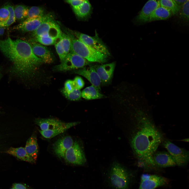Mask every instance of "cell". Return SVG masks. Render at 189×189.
Returning a JSON list of instances; mask_svg holds the SVG:
<instances>
[{
  "label": "cell",
  "instance_id": "6da1fadb",
  "mask_svg": "<svg viewBox=\"0 0 189 189\" xmlns=\"http://www.w3.org/2000/svg\"><path fill=\"white\" fill-rule=\"evenodd\" d=\"M136 119V129L131 141L132 149L143 166L155 167L153 157L162 141V135L144 114L138 113Z\"/></svg>",
  "mask_w": 189,
  "mask_h": 189
},
{
  "label": "cell",
  "instance_id": "7a4b0ae2",
  "mask_svg": "<svg viewBox=\"0 0 189 189\" xmlns=\"http://www.w3.org/2000/svg\"><path fill=\"white\" fill-rule=\"evenodd\" d=\"M0 50L12 62V73L23 79L33 77L43 63L34 53L30 44L21 39H0Z\"/></svg>",
  "mask_w": 189,
  "mask_h": 189
},
{
  "label": "cell",
  "instance_id": "3957f363",
  "mask_svg": "<svg viewBox=\"0 0 189 189\" xmlns=\"http://www.w3.org/2000/svg\"><path fill=\"white\" fill-rule=\"evenodd\" d=\"M66 33L70 37L71 44L70 52L75 53L90 62L103 63L108 56L88 46L77 38L70 32Z\"/></svg>",
  "mask_w": 189,
  "mask_h": 189
},
{
  "label": "cell",
  "instance_id": "277c9868",
  "mask_svg": "<svg viewBox=\"0 0 189 189\" xmlns=\"http://www.w3.org/2000/svg\"><path fill=\"white\" fill-rule=\"evenodd\" d=\"M132 176L125 168L115 162L108 172L107 180L109 185L114 189H129Z\"/></svg>",
  "mask_w": 189,
  "mask_h": 189
},
{
  "label": "cell",
  "instance_id": "5b68a950",
  "mask_svg": "<svg viewBox=\"0 0 189 189\" xmlns=\"http://www.w3.org/2000/svg\"><path fill=\"white\" fill-rule=\"evenodd\" d=\"M90 62L78 55L70 52L64 60L60 64L55 66L54 69L57 71H65L80 69L88 65Z\"/></svg>",
  "mask_w": 189,
  "mask_h": 189
},
{
  "label": "cell",
  "instance_id": "8992f818",
  "mask_svg": "<svg viewBox=\"0 0 189 189\" xmlns=\"http://www.w3.org/2000/svg\"><path fill=\"white\" fill-rule=\"evenodd\" d=\"M72 33L88 46L108 56L110 55L107 47L96 33L95 36H92L77 32H73Z\"/></svg>",
  "mask_w": 189,
  "mask_h": 189
},
{
  "label": "cell",
  "instance_id": "52a82bcc",
  "mask_svg": "<svg viewBox=\"0 0 189 189\" xmlns=\"http://www.w3.org/2000/svg\"><path fill=\"white\" fill-rule=\"evenodd\" d=\"M59 25L54 20L53 18L44 22L32 33L33 37L38 36H49L57 39L62 33Z\"/></svg>",
  "mask_w": 189,
  "mask_h": 189
},
{
  "label": "cell",
  "instance_id": "ba28073f",
  "mask_svg": "<svg viewBox=\"0 0 189 189\" xmlns=\"http://www.w3.org/2000/svg\"><path fill=\"white\" fill-rule=\"evenodd\" d=\"M163 145L176 165L180 166H183L188 162V151L177 146L168 140L165 141Z\"/></svg>",
  "mask_w": 189,
  "mask_h": 189
},
{
  "label": "cell",
  "instance_id": "9c48e42d",
  "mask_svg": "<svg viewBox=\"0 0 189 189\" xmlns=\"http://www.w3.org/2000/svg\"><path fill=\"white\" fill-rule=\"evenodd\" d=\"M64 158L67 162L75 165H82L86 161L84 152L76 141L66 151Z\"/></svg>",
  "mask_w": 189,
  "mask_h": 189
},
{
  "label": "cell",
  "instance_id": "30bf717a",
  "mask_svg": "<svg viewBox=\"0 0 189 189\" xmlns=\"http://www.w3.org/2000/svg\"><path fill=\"white\" fill-rule=\"evenodd\" d=\"M169 181L168 178L159 175L143 174L138 189H155L168 184Z\"/></svg>",
  "mask_w": 189,
  "mask_h": 189
},
{
  "label": "cell",
  "instance_id": "8fae6325",
  "mask_svg": "<svg viewBox=\"0 0 189 189\" xmlns=\"http://www.w3.org/2000/svg\"><path fill=\"white\" fill-rule=\"evenodd\" d=\"M52 18V15L48 14L40 17L27 18L16 26L15 28L23 32L34 31L43 22Z\"/></svg>",
  "mask_w": 189,
  "mask_h": 189
},
{
  "label": "cell",
  "instance_id": "7c38bea8",
  "mask_svg": "<svg viewBox=\"0 0 189 189\" xmlns=\"http://www.w3.org/2000/svg\"><path fill=\"white\" fill-rule=\"evenodd\" d=\"M160 6V0H148L136 17L135 22L139 24L148 22L150 15Z\"/></svg>",
  "mask_w": 189,
  "mask_h": 189
},
{
  "label": "cell",
  "instance_id": "4fadbf2b",
  "mask_svg": "<svg viewBox=\"0 0 189 189\" xmlns=\"http://www.w3.org/2000/svg\"><path fill=\"white\" fill-rule=\"evenodd\" d=\"M116 66L115 62L94 66L103 85L110 84L111 82Z\"/></svg>",
  "mask_w": 189,
  "mask_h": 189
},
{
  "label": "cell",
  "instance_id": "5bb4252c",
  "mask_svg": "<svg viewBox=\"0 0 189 189\" xmlns=\"http://www.w3.org/2000/svg\"><path fill=\"white\" fill-rule=\"evenodd\" d=\"M74 72L85 77L92 85L100 91L101 81L94 66L88 68L83 67L74 71Z\"/></svg>",
  "mask_w": 189,
  "mask_h": 189
},
{
  "label": "cell",
  "instance_id": "9a60e30c",
  "mask_svg": "<svg viewBox=\"0 0 189 189\" xmlns=\"http://www.w3.org/2000/svg\"><path fill=\"white\" fill-rule=\"evenodd\" d=\"M74 142L72 138L69 136L59 138L53 145V149L54 153L59 158H64L66 152L72 145Z\"/></svg>",
  "mask_w": 189,
  "mask_h": 189
},
{
  "label": "cell",
  "instance_id": "2e32d148",
  "mask_svg": "<svg viewBox=\"0 0 189 189\" xmlns=\"http://www.w3.org/2000/svg\"><path fill=\"white\" fill-rule=\"evenodd\" d=\"M30 44L34 53L41 59L43 63L50 64L52 62V56L46 47L35 41H31Z\"/></svg>",
  "mask_w": 189,
  "mask_h": 189
},
{
  "label": "cell",
  "instance_id": "e0dca14e",
  "mask_svg": "<svg viewBox=\"0 0 189 189\" xmlns=\"http://www.w3.org/2000/svg\"><path fill=\"white\" fill-rule=\"evenodd\" d=\"M153 159L156 167H166L176 165L170 155L166 152L156 151L153 155Z\"/></svg>",
  "mask_w": 189,
  "mask_h": 189
},
{
  "label": "cell",
  "instance_id": "ac0fdd59",
  "mask_svg": "<svg viewBox=\"0 0 189 189\" xmlns=\"http://www.w3.org/2000/svg\"><path fill=\"white\" fill-rule=\"evenodd\" d=\"M78 123V122H65L53 129L43 131L39 130L43 137L46 139H51L64 133L69 129L76 125Z\"/></svg>",
  "mask_w": 189,
  "mask_h": 189
},
{
  "label": "cell",
  "instance_id": "d6986e66",
  "mask_svg": "<svg viewBox=\"0 0 189 189\" xmlns=\"http://www.w3.org/2000/svg\"><path fill=\"white\" fill-rule=\"evenodd\" d=\"M36 124L41 130H51L56 128L65 122L57 119L52 118H37L35 120Z\"/></svg>",
  "mask_w": 189,
  "mask_h": 189
},
{
  "label": "cell",
  "instance_id": "ffe728a7",
  "mask_svg": "<svg viewBox=\"0 0 189 189\" xmlns=\"http://www.w3.org/2000/svg\"><path fill=\"white\" fill-rule=\"evenodd\" d=\"M6 152L22 160L33 163H35V160L27 153L24 148L11 147L6 151Z\"/></svg>",
  "mask_w": 189,
  "mask_h": 189
},
{
  "label": "cell",
  "instance_id": "44dd1931",
  "mask_svg": "<svg viewBox=\"0 0 189 189\" xmlns=\"http://www.w3.org/2000/svg\"><path fill=\"white\" fill-rule=\"evenodd\" d=\"M24 148L27 153L36 160L38 152V146L35 134H33L28 139Z\"/></svg>",
  "mask_w": 189,
  "mask_h": 189
},
{
  "label": "cell",
  "instance_id": "7402d4cb",
  "mask_svg": "<svg viewBox=\"0 0 189 189\" xmlns=\"http://www.w3.org/2000/svg\"><path fill=\"white\" fill-rule=\"evenodd\" d=\"M76 15L81 19H85L90 16L92 12V6L88 0L85 1L78 6L73 8Z\"/></svg>",
  "mask_w": 189,
  "mask_h": 189
},
{
  "label": "cell",
  "instance_id": "603a6c76",
  "mask_svg": "<svg viewBox=\"0 0 189 189\" xmlns=\"http://www.w3.org/2000/svg\"><path fill=\"white\" fill-rule=\"evenodd\" d=\"M169 9L160 6L157 7L150 15L148 22L166 20L172 15Z\"/></svg>",
  "mask_w": 189,
  "mask_h": 189
},
{
  "label": "cell",
  "instance_id": "cb8c5ba5",
  "mask_svg": "<svg viewBox=\"0 0 189 189\" xmlns=\"http://www.w3.org/2000/svg\"><path fill=\"white\" fill-rule=\"evenodd\" d=\"M92 85L84 89L81 92V97L89 100L103 98L105 96Z\"/></svg>",
  "mask_w": 189,
  "mask_h": 189
},
{
  "label": "cell",
  "instance_id": "d4e9b609",
  "mask_svg": "<svg viewBox=\"0 0 189 189\" xmlns=\"http://www.w3.org/2000/svg\"><path fill=\"white\" fill-rule=\"evenodd\" d=\"M189 0H187L180 6V9L177 14L178 15L179 20L184 24L189 23Z\"/></svg>",
  "mask_w": 189,
  "mask_h": 189
},
{
  "label": "cell",
  "instance_id": "484cf974",
  "mask_svg": "<svg viewBox=\"0 0 189 189\" xmlns=\"http://www.w3.org/2000/svg\"><path fill=\"white\" fill-rule=\"evenodd\" d=\"M16 19L22 20L27 18L29 8L23 5H17L13 6Z\"/></svg>",
  "mask_w": 189,
  "mask_h": 189
},
{
  "label": "cell",
  "instance_id": "4316f807",
  "mask_svg": "<svg viewBox=\"0 0 189 189\" xmlns=\"http://www.w3.org/2000/svg\"><path fill=\"white\" fill-rule=\"evenodd\" d=\"M160 6L170 10L173 15L177 14L180 6L175 0H160Z\"/></svg>",
  "mask_w": 189,
  "mask_h": 189
},
{
  "label": "cell",
  "instance_id": "83f0119b",
  "mask_svg": "<svg viewBox=\"0 0 189 189\" xmlns=\"http://www.w3.org/2000/svg\"><path fill=\"white\" fill-rule=\"evenodd\" d=\"M62 94L68 99L73 101H78L81 97V92L80 90L75 89L71 92H67L63 88L61 90Z\"/></svg>",
  "mask_w": 189,
  "mask_h": 189
},
{
  "label": "cell",
  "instance_id": "f1b7e54d",
  "mask_svg": "<svg viewBox=\"0 0 189 189\" xmlns=\"http://www.w3.org/2000/svg\"><path fill=\"white\" fill-rule=\"evenodd\" d=\"M56 39L49 36H39L34 37L32 41L44 45H49L54 44Z\"/></svg>",
  "mask_w": 189,
  "mask_h": 189
},
{
  "label": "cell",
  "instance_id": "f546056e",
  "mask_svg": "<svg viewBox=\"0 0 189 189\" xmlns=\"http://www.w3.org/2000/svg\"><path fill=\"white\" fill-rule=\"evenodd\" d=\"M44 10L42 7L33 6L29 8L27 18H34L44 15Z\"/></svg>",
  "mask_w": 189,
  "mask_h": 189
},
{
  "label": "cell",
  "instance_id": "4dcf8cb0",
  "mask_svg": "<svg viewBox=\"0 0 189 189\" xmlns=\"http://www.w3.org/2000/svg\"><path fill=\"white\" fill-rule=\"evenodd\" d=\"M60 36L61 35L56 39L54 44L56 51L61 62L64 60L67 55L62 44Z\"/></svg>",
  "mask_w": 189,
  "mask_h": 189
},
{
  "label": "cell",
  "instance_id": "1f68e13d",
  "mask_svg": "<svg viewBox=\"0 0 189 189\" xmlns=\"http://www.w3.org/2000/svg\"><path fill=\"white\" fill-rule=\"evenodd\" d=\"M60 37L62 45L67 55L70 52L71 44V39L67 34L62 33Z\"/></svg>",
  "mask_w": 189,
  "mask_h": 189
},
{
  "label": "cell",
  "instance_id": "d6a6232c",
  "mask_svg": "<svg viewBox=\"0 0 189 189\" xmlns=\"http://www.w3.org/2000/svg\"><path fill=\"white\" fill-rule=\"evenodd\" d=\"M9 11L4 4L0 8V24L4 27V25L9 19Z\"/></svg>",
  "mask_w": 189,
  "mask_h": 189
},
{
  "label": "cell",
  "instance_id": "836d02e7",
  "mask_svg": "<svg viewBox=\"0 0 189 189\" xmlns=\"http://www.w3.org/2000/svg\"><path fill=\"white\" fill-rule=\"evenodd\" d=\"M7 8L9 13L8 19L4 25V27H8L12 24L15 21L16 18L15 17L13 7L10 3H7L5 4Z\"/></svg>",
  "mask_w": 189,
  "mask_h": 189
},
{
  "label": "cell",
  "instance_id": "e575fe53",
  "mask_svg": "<svg viewBox=\"0 0 189 189\" xmlns=\"http://www.w3.org/2000/svg\"><path fill=\"white\" fill-rule=\"evenodd\" d=\"M64 88L67 92H71L76 89L74 81L71 80H67L65 83Z\"/></svg>",
  "mask_w": 189,
  "mask_h": 189
},
{
  "label": "cell",
  "instance_id": "d590c367",
  "mask_svg": "<svg viewBox=\"0 0 189 189\" xmlns=\"http://www.w3.org/2000/svg\"><path fill=\"white\" fill-rule=\"evenodd\" d=\"M76 88L80 90L83 88L84 86V82L80 77H76L73 80Z\"/></svg>",
  "mask_w": 189,
  "mask_h": 189
},
{
  "label": "cell",
  "instance_id": "8d00e7d4",
  "mask_svg": "<svg viewBox=\"0 0 189 189\" xmlns=\"http://www.w3.org/2000/svg\"><path fill=\"white\" fill-rule=\"evenodd\" d=\"M12 187L15 189H33L25 184L20 183H14Z\"/></svg>",
  "mask_w": 189,
  "mask_h": 189
},
{
  "label": "cell",
  "instance_id": "74e56055",
  "mask_svg": "<svg viewBox=\"0 0 189 189\" xmlns=\"http://www.w3.org/2000/svg\"><path fill=\"white\" fill-rule=\"evenodd\" d=\"M87 0H72L68 3L72 6L73 8L77 7L83 3Z\"/></svg>",
  "mask_w": 189,
  "mask_h": 189
},
{
  "label": "cell",
  "instance_id": "f35d334b",
  "mask_svg": "<svg viewBox=\"0 0 189 189\" xmlns=\"http://www.w3.org/2000/svg\"><path fill=\"white\" fill-rule=\"evenodd\" d=\"M177 3L180 6L183 3L187 0H175Z\"/></svg>",
  "mask_w": 189,
  "mask_h": 189
},
{
  "label": "cell",
  "instance_id": "ab89813d",
  "mask_svg": "<svg viewBox=\"0 0 189 189\" xmlns=\"http://www.w3.org/2000/svg\"><path fill=\"white\" fill-rule=\"evenodd\" d=\"M4 27L1 26L0 27V36L2 35L4 32L5 29Z\"/></svg>",
  "mask_w": 189,
  "mask_h": 189
},
{
  "label": "cell",
  "instance_id": "60d3db41",
  "mask_svg": "<svg viewBox=\"0 0 189 189\" xmlns=\"http://www.w3.org/2000/svg\"><path fill=\"white\" fill-rule=\"evenodd\" d=\"M72 0H65V1L67 3H68L69 2H70V1H71Z\"/></svg>",
  "mask_w": 189,
  "mask_h": 189
},
{
  "label": "cell",
  "instance_id": "b9f144b4",
  "mask_svg": "<svg viewBox=\"0 0 189 189\" xmlns=\"http://www.w3.org/2000/svg\"><path fill=\"white\" fill-rule=\"evenodd\" d=\"M10 189H15L14 188L12 187Z\"/></svg>",
  "mask_w": 189,
  "mask_h": 189
},
{
  "label": "cell",
  "instance_id": "7bdbcfd3",
  "mask_svg": "<svg viewBox=\"0 0 189 189\" xmlns=\"http://www.w3.org/2000/svg\"><path fill=\"white\" fill-rule=\"evenodd\" d=\"M1 74H0V78L1 77Z\"/></svg>",
  "mask_w": 189,
  "mask_h": 189
},
{
  "label": "cell",
  "instance_id": "ee69618b",
  "mask_svg": "<svg viewBox=\"0 0 189 189\" xmlns=\"http://www.w3.org/2000/svg\"><path fill=\"white\" fill-rule=\"evenodd\" d=\"M1 26V25H0V27Z\"/></svg>",
  "mask_w": 189,
  "mask_h": 189
}]
</instances>
